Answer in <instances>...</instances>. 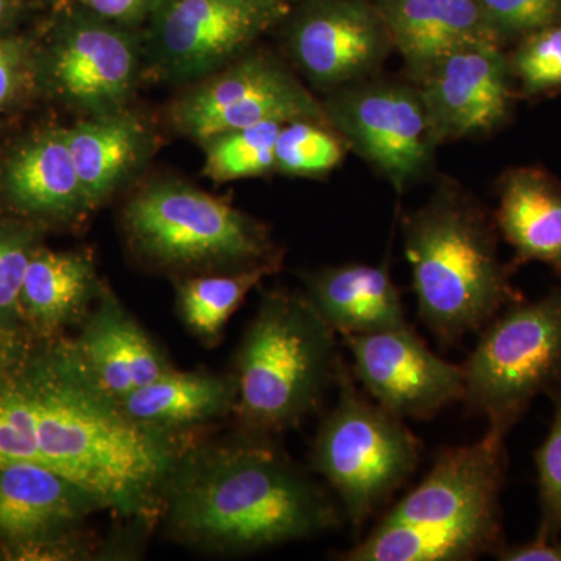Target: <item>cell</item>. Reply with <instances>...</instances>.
Listing matches in <instances>:
<instances>
[{"label": "cell", "instance_id": "1", "mask_svg": "<svg viewBox=\"0 0 561 561\" xmlns=\"http://www.w3.org/2000/svg\"><path fill=\"white\" fill-rule=\"evenodd\" d=\"M184 445L136 424L68 335L33 339L0 376V463L60 472L135 526H158L165 479Z\"/></svg>", "mask_w": 561, "mask_h": 561}, {"label": "cell", "instance_id": "2", "mask_svg": "<svg viewBox=\"0 0 561 561\" xmlns=\"http://www.w3.org/2000/svg\"><path fill=\"white\" fill-rule=\"evenodd\" d=\"M341 505L272 435L236 430L195 438L176 454L160 519L172 541L208 556L239 557L341 530Z\"/></svg>", "mask_w": 561, "mask_h": 561}, {"label": "cell", "instance_id": "3", "mask_svg": "<svg viewBox=\"0 0 561 561\" xmlns=\"http://www.w3.org/2000/svg\"><path fill=\"white\" fill-rule=\"evenodd\" d=\"M401 234L419 319L443 345L479 334L523 300L500 260L496 224L454 181L402 217Z\"/></svg>", "mask_w": 561, "mask_h": 561}, {"label": "cell", "instance_id": "4", "mask_svg": "<svg viewBox=\"0 0 561 561\" xmlns=\"http://www.w3.org/2000/svg\"><path fill=\"white\" fill-rule=\"evenodd\" d=\"M335 335L305 291H264L234 357L236 427L276 437L319 411L341 357Z\"/></svg>", "mask_w": 561, "mask_h": 561}, {"label": "cell", "instance_id": "5", "mask_svg": "<svg viewBox=\"0 0 561 561\" xmlns=\"http://www.w3.org/2000/svg\"><path fill=\"white\" fill-rule=\"evenodd\" d=\"M122 219L133 250L161 271L190 276L280 265L262 221L183 181L144 187Z\"/></svg>", "mask_w": 561, "mask_h": 561}, {"label": "cell", "instance_id": "6", "mask_svg": "<svg viewBox=\"0 0 561 561\" xmlns=\"http://www.w3.org/2000/svg\"><path fill=\"white\" fill-rule=\"evenodd\" d=\"M334 383L337 401L320 421L309 463L335 491L357 534L419 468L423 443L404 420L362 393L342 356Z\"/></svg>", "mask_w": 561, "mask_h": 561}, {"label": "cell", "instance_id": "7", "mask_svg": "<svg viewBox=\"0 0 561 561\" xmlns=\"http://www.w3.org/2000/svg\"><path fill=\"white\" fill-rule=\"evenodd\" d=\"M465 370L463 404L507 437L535 398L561 389V287L519 300L479 332Z\"/></svg>", "mask_w": 561, "mask_h": 561}, {"label": "cell", "instance_id": "8", "mask_svg": "<svg viewBox=\"0 0 561 561\" xmlns=\"http://www.w3.org/2000/svg\"><path fill=\"white\" fill-rule=\"evenodd\" d=\"M321 103L332 130L398 194L430 172L438 146L419 87L365 79Z\"/></svg>", "mask_w": 561, "mask_h": 561}, {"label": "cell", "instance_id": "9", "mask_svg": "<svg viewBox=\"0 0 561 561\" xmlns=\"http://www.w3.org/2000/svg\"><path fill=\"white\" fill-rule=\"evenodd\" d=\"M171 119L176 130L198 142L262 122L311 119L330 125L323 103L265 51H247L194 83L173 103Z\"/></svg>", "mask_w": 561, "mask_h": 561}, {"label": "cell", "instance_id": "10", "mask_svg": "<svg viewBox=\"0 0 561 561\" xmlns=\"http://www.w3.org/2000/svg\"><path fill=\"white\" fill-rule=\"evenodd\" d=\"M280 16L247 0H160L144 57L171 83H197L249 49Z\"/></svg>", "mask_w": 561, "mask_h": 561}, {"label": "cell", "instance_id": "11", "mask_svg": "<svg viewBox=\"0 0 561 561\" xmlns=\"http://www.w3.org/2000/svg\"><path fill=\"white\" fill-rule=\"evenodd\" d=\"M142 60L144 43L135 33L81 10L58 25L43 68L61 101L99 116L124 110Z\"/></svg>", "mask_w": 561, "mask_h": 561}, {"label": "cell", "instance_id": "12", "mask_svg": "<svg viewBox=\"0 0 561 561\" xmlns=\"http://www.w3.org/2000/svg\"><path fill=\"white\" fill-rule=\"evenodd\" d=\"M356 381L398 419L431 420L463 401V365L432 353L411 324L375 334L343 335Z\"/></svg>", "mask_w": 561, "mask_h": 561}, {"label": "cell", "instance_id": "13", "mask_svg": "<svg viewBox=\"0 0 561 561\" xmlns=\"http://www.w3.org/2000/svg\"><path fill=\"white\" fill-rule=\"evenodd\" d=\"M505 438L445 448L420 483L383 513L379 524L453 527L502 523L501 491L507 471Z\"/></svg>", "mask_w": 561, "mask_h": 561}, {"label": "cell", "instance_id": "14", "mask_svg": "<svg viewBox=\"0 0 561 561\" xmlns=\"http://www.w3.org/2000/svg\"><path fill=\"white\" fill-rule=\"evenodd\" d=\"M511 73L500 43L472 44L434 62L416 81L437 146L500 128L511 113Z\"/></svg>", "mask_w": 561, "mask_h": 561}, {"label": "cell", "instance_id": "15", "mask_svg": "<svg viewBox=\"0 0 561 561\" xmlns=\"http://www.w3.org/2000/svg\"><path fill=\"white\" fill-rule=\"evenodd\" d=\"M391 46L379 11L356 0L317 3L295 22L289 36L298 68L328 92L370 77Z\"/></svg>", "mask_w": 561, "mask_h": 561}, {"label": "cell", "instance_id": "16", "mask_svg": "<svg viewBox=\"0 0 561 561\" xmlns=\"http://www.w3.org/2000/svg\"><path fill=\"white\" fill-rule=\"evenodd\" d=\"M72 342L95 382L119 402L175 368L108 284Z\"/></svg>", "mask_w": 561, "mask_h": 561}, {"label": "cell", "instance_id": "17", "mask_svg": "<svg viewBox=\"0 0 561 561\" xmlns=\"http://www.w3.org/2000/svg\"><path fill=\"white\" fill-rule=\"evenodd\" d=\"M99 512H105L102 501L60 472L25 461L0 463V546L80 530Z\"/></svg>", "mask_w": 561, "mask_h": 561}, {"label": "cell", "instance_id": "18", "mask_svg": "<svg viewBox=\"0 0 561 561\" xmlns=\"http://www.w3.org/2000/svg\"><path fill=\"white\" fill-rule=\"evenodd\" d=\"M236 404L232 373L176 368L121 400L124 412L140 427L179 443L195 440V432L231 419Z\"/></svg>", "mask_w": 561, "mask_h": 561}, {"label": "cell", "instance_id": "19", "mask_svg": "<svg viewBox=\"0 0 561 561\" xmlns=\"http://www.w3.org/2000/svg\"><path fill=\"white\" fill-rule=\"evenodd\" d=\"M0 183L11 208L28 219L69 221L90 213L66 128H49L20 144L7 158Z\"/></svg>", "mask_w": 561, "mask_h": 561}, {"label": "cell", "instance_id": "20", "mask_svg": "<svg viewBox=\"0 0 561 561\" xmlns=\"http://www.w3.org/2000/svg\"><path fill=\"white\" fill-rule=\"evenodd\" d=\"M391 44L415 80L434 62L479 43H500L479 0H378Z\"/></svg>", "mask_w": 561, "mask_h": 561}, {"label": "cell", "instance_id": "21", "mask_svg": "<svg viewBox=\"0 0 561 561\" xmlns=\"http://www.w3.org/2000/svg\"><path fill=\"white\" fill-rule=\"evenodd\" d=\"M301 279L306 297L341 337L409 327L387 265H328L301 273Z\"/></svg>", "mask_w": 561, "mask_h": 561}, {"label": "cell", "instance_id": "22", "mask_svg": "<svg viewBox=\"0 0 561 561\" xmlns=\"http://www.w3.org/2000/svg\"><path fill=\"white\" fill-rule=\"evenodd\" d=\"M103 284L90 254L39 245L22 283V328L32 339L66 335L87 319Z\"/></svg>", "mask_w": 561, "mask_h": 561}, {"label": "cell", "instance_id": "23", "mask_svg": "<svg viewBox=\"0 0 561 561\" xmlns=\"http://www.w3.org/2000/svg\"><path fill=\"white\" fill-rule=\"evenodd\" d=\"M66 139L90 210L113 197L151 149L149 127L125 110L90 116L66 128Z\"/></svg>", "mask_w": 561, "mask_h": 561}, {"label": "cell", "instance_id": "24", "mask_svg": "<svg viewBox=\"0 0 561 561\" xmlns=\"http://www.w3.org/2000/svg\"><path fill=\"white\" fill-rule=\"evenodd\" d=\"M497 231L516 262H541L561 276V184L537 168L512 169L497 187Z\"/></svg>", "mask_w": 561, "mask_h": 561}, {"label": "cell", "instance_id": "25", "mask_svg": "<svg viewBox=\"0 0 561 561\" xmlns=\"http://www.w3.org/2000/svg\"><path fill=\"white\" fill-rule=\"evenodd\" d=\"M502 523L434 527L376 524L346 551L341 561H470L493 556L504 545Z\"/></svg>", "mask_w": 561, "mask_h": 561}, {"label": "cell", "instance_id": "26", "mask_svg": "<svg viewBox=\"0 0 561 561\" xmlns=\"http://www.w3.org/2000/svg\"><path fill=\"white\" fill-rule=\"evenodd\" d=\"M275 272L260 267L183 276L176 283V313L181 323L205 348H216L247 295Z\"/></svg>", "mask_w": 561, "mask_h": 561}, {"label": "cell", "instance_id": "27", "mask_svg": "<svg viewBox=\"0 0 561 561\" xmlns=\"http://www.w3.org/2000/svg\"><path fill=\"white\" fill-rule=\"evenodd\" d=\"M280 125L283 122H262L202 140L203 173L216 183H227L275 171V144Z\"/></svg>", "mask_w": 561, "mask_h": 561}, {"label": "cell", "instance_id": "28", "mask_svg": "<svg viewBox=\"0 0 561 561\" xmlns=\"http://www.w3.org/2000/svg\"><path fill=\"white\" fill-rule=\"evenodd\" d=\"M345 140L330 125L295 119L280 125L275 144V171L290 176H323L341 165Z\"/></svg>", "mask_w": 561, "mask_h": 561}, {"label": "cell", "instance_id": "29", "mask_svg": "<svg viewBox=\"0 0 561 561\" xmlns=\"http://www.w3.org/2000/svg\"><path fill=\"white\" fill-rule=\"evenodd\" d=\"M39 245L35 225L0 220V327L24 330L20 305L22 283Z\"/></svg>", "mask_w": 561, "mask_h": 561}, {"label": "cell", "instance_id": "30", "mask_svg": "<svg viewBox=\"0 0 561 561\" xmlns=\"http://www.w3.org/2000/svg\"><path fill=\"white\" fill-rule=\"evenodd\" d=\"M553 416L548 437L535 453L540 500V526L535 537L557 538L561 535V389L549 394Z\"/></svg>", "mask_w": 561, "mask_h": 561}, {"label": "cell", "instance_id": "31", "mask_svg": "<svg viewBox=\"0 0 561 561\" xmlns=\"http://www.w3.org/2000/svg\"><path fill=\"white\" fill-rule=\"evenodd\" d=\"M511 68L526 94L561 87V22L527 35L513 55Z\"/></svg>", "mask_w": 561, "mask_h": 561}, {"label": "cell", "instance_id": "32", "mask_svg": "<svg viewBox=\"0 0 561 561\" xmlns=\"http://www.w3.org/2000/svg\"><path fill=\"white\" fill-rule=\"evenodd\" d=\"M479 3L501 41L530 35L556 24L561 16V0H479Z\"/></svg>", "mask_w": 561, "mask_h": 561}, {"label": "cell", "instance_id": "33", "mask_svg": "<svg viewBox=\"0 0 561 561\" xmlns=\"http://www.w3.org/2000/svg\"><path fill=\"white\" fill-rule=\"evenodd\" d=\"M95 542L88 540L80 530L46 538L21 542V545L0 546V560L5 561H55V560H88L90 556H99L94 551Z\"/></svg>", "mask_w": 561, "mask_h": 561}, {"label": "cell", "instance_id": "34", "mask_svg": "<svg viewBox=\"0 0 561 561\" xmlns=\"http://www.w3.org/2000/svg\"><path fill=\"white\" fill-rule=\"evenodd\" d=\"M33 60L31 44L22 38L0 39V108L10 105L32 79Z\"/></svg>", "mask_w": 561, "mask_h": 561}, {"label": "cell", "instance_id": "35", "mask_svg": "<svg viewBox=\"0 0 561 561\" xmlns=\"http://www.w3.org/2000/svg\"><path fill=\"white\" fill-rule=\"evenodd\" d=\"M81 10L117 25L138 24L151 16L160 0H72Z\"/></svg>", "mask_w": 561, "mask_h": 561}, {"label": "cell", "instance_id": "36", "mask_svg": "<svg viewBox=\"0 0 561 561\" xmlns=\"http://www.w3.org/2000/svg\"><path fill=\"white\" fill-rule=\"evenodd\" d=\"M493 557L500 561H561V535L557 538L535 537L522 545L504 542Z\"/></svg>", "mask_w": 561, "mask_h": 561}, {"label": "cell", "instance_id": "37", "mask_svg": "<svg viewBox=\"0 0 561 561\" xmlns=\"http://www.w3.org/2000/svg\"><path fill=\"white\" fill-rule=\"evenodd\" d=\"M33 339L20 328L0 327V376L5 375L31 348Z\"/></svg>", "mask_w": 561, "mask_h": 561}, {"label": "cell", "instance_id": "38", "mask_svg": "<svg viewBox=\"0 0 561 561\" xmlns=\"http://www.w3.org/2000/svg\"><path fill=\"white\" fill-rule=\"evenodd\" d=\"M247 2L262 7V9L278 11V13L283 14L284 10H286L287 0H247Z\"/></svg>", "mask_w": 561, "mask_h": 561}, {"label": "cell", "instance_id": "39", "mask_svg": "<svg viewBox=\"0 0 561 561\" xmlns=\"http://www.w3.org/2000/svg\"><path fill=\"white\" fill-rule=\"evenodd\" d=\"M11 18L10 0H0V28L5 27Z\"/></svg>", "mask_w": 561, "mask_h": 561}]
</instances>
